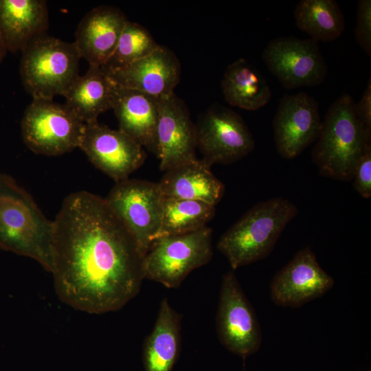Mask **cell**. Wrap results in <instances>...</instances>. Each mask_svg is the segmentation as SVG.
I'll return each instance as SVG.
<instances>
[{
	"label": "cell",
	"mask_w": 371,
	"mask_h": 371,
	"mask_svg": "<svg viewBox=\"0 0 371 371\" xmlns=\"http://www.w3.org/2000/svg\"><path fill=\"white\" fill-rule=\"evenodd\" d=\"M53 223L52 273L62 301L101 314L120 309L137 295L144 257L105 199L73 192Z\"/></svg>",
	"instance_id": "cell-1"
},
{
	"label": "cell",
	"mask_w": 371,
	"mask_h": 371,
	"mask_svg": "<svg viewBox=\"0 0 371 371\" xmlns=\"http://www.w3.org/2000/svg\"><path fill=\"white\" fill-rule=\"evenodd\" d=\"M159 100L151 95L116 85L111 109L118 121L119 129L156 156Z\"/></svg>",
	"instance_id": "cell-18"
},
{
	"label": "cell",
	"mask_w": 371,
	"mask_h": 371,
	"mask_svg": "<svg viewBox=\"0 0 371 371\" xmlns=\"http://www.w3.org/2000/svg\"><path fill=\"white\" fill-rule=\"evenodd\" d=\"M105 74L117 86L161 98L175 93L180 80L181 64L171 49L160 45L148 56Z\"/></svg>",
	"instance_id": "cell-16"
},
{
	"label": "cell",
	"mask_w": 371,
	"mask_h": 371,
	"mask_svg": "<svg viewBox=\"0 0 371 371\" xmlns=\"http://www.w3.org/2000/svg\"><path fill=\"white\" fill-rule=\"evenodd\" d=\"M356 113L361 122L371 129V79L369 78L360 100L355 104Z\"/></svg>",
	"instance_id": "cell-29"
},
{
	"label": "cell",
	"mask_w": 371,
	"mask_h": 371,
	"mask_svg": "<svg viewBox=\"0 0 371 371\" xmlns=\"http://www.w3.org/2000/svg\"><path fill=\"white\" fill-rule=\"evenodd\" d=\"M49 27L44 0H0V30L7 49L22 52Z\"/></svg>",
	"instance_id": "cell-19"
},
{
	"label": "cell",
	"mask_w": 371,
	"mask_h": 371,
	"mask_svg": "<svg viewBox=\"0 0 371 371\" xmlns=\"http://www.w3.org/2000/svg\"><path fill=\"white\" fill-rule=\"evenodd\" d=\"M355 102L341 94L329 106L314 148L313 164L320 175L340 181H350L355 166L371 148V129L358 117Z\"/></svg>",
	"instance_id": "cell-3"
},
{
	"label": "cell",
	"mask_w": 371,
	"mask_h": 371,
	"mask_svg": "<svg viewBox=\"0 0 371 371\" xmlns=\"http://www.w3.org/2000/svg\"><path fill=\"white\" fill-rule=\"evenodd\" d=\"M195 126L196 147L202 160L210 166L236 162L254 148L253 136L243 117L221 104L208 108Z\"/></svg>",
	"instance_id": "cell-9"
},
{
	"label": "cell",
	"mask_w": 371,
	"mask_h": 371,
	"mask_svg": "<svg viewBox=\"0 0 371 371\" xmlns=\"http://www.w3.org/2000/svg\"><path fill=\"white\" fill-rule=\"evenodd\" d=\"M214 215L215 206L207 203L164 197L161 225L155 240L202 229Z\"/></svg>",
	"instance_id": "cell-25"
},
{
	"label": "cell",
	"mask_w": 371,
	"mask_h": 371,
	"mask_svg": "<svg viewBox=\"0 0 371 371\" xmlns=\"http://www.w3.org/2000/svg\"><path fill=\"white\" fill-rule=\"evenodd\" d=\"M7 52L8 51L0 30V64L3 61Z\"/></svg>",
	"instance_id": "cell-30"
},
{
	"label": "cell",
	"mask_w": 371,
	"mask_h": 371,
	"mask_svg": "<svg viewBox=\"0 0 371 371\" xmlns=\"http://www.w3.org/2000/svg\"><path fill=\"white\" fill-rule=\"evenodd\" d=\"M262 58L269 71L286 89L322 83L327 67L317 42L293 36L270 41Z\"/></svg>",
	"instance_id": "cell-11"
},
{
	"label": "cell",
	"mask_w": 371,
	"mask_h": 371,
	"mask_svg": "<svg viewBox=\"0 0 371 371\" xmlns=\"http://www.w3.org/2000/svg\"><path fill=\"white\" fill-rule=\"evenodd\" d=\"M221 87L229 104L245 110H258L271 98L269 86L263 76L243 58L227 67Z\"/></svg>",
	"instance_id": "cell-23"
},
{
	"label": "cell",
	"mask_w": 371,
	"mask_h": 371,
	"mask_svg": "<svg viewBox=\"0 0 371 371\" xmlns=\"http://www.w3.org/2000/svg\"><path fill=\"white\" fill-rule=\"evenodd\" d=\"M355 190L364 199L371 196V148L357 162L352 179Z\"/></svg>",
	"instance_id": "cell-28"
},
{
	"label": "cell",
	"mask_w": 371,
	"mask_h": 371,
	"mask_svg": "<svg viewBox=\"0 0 371 371\" xmlns=\"http://www.w3.org/2000/svg\"><path fill=\"white\" fill-rule=\"evenodd\" d=\"M128 19L119 8L100 5L80 21L74 43L89 66L102 67L111 57Z\"/></svg>",
	"instance_id": "cell-17"
},
{
	"label": "cell",
	"mask_w": 371,
	"mask_h": 371,
	"mask_svg": "<svg viewBox=\"0 0 371 371\" xmlns=\"http://www.w3.org/2000/svg\"><path fill=\"white\" fill-rule=\"evenodd\" d=\"M322 126L317 102L305 92L285 94L273 122L278 153L292 159L317 140Z\"/></svg>",
	"instance_id": "cell-13"
},
{
	"label": "cell",
	"mask_w": 371,
	"mask_h": 371,
	"mask_svg": "<svg viewBox=\"0 0 371 371\" xmlns=\"http://www.w3.org/2000/svg\"><path fill=\"white\" fill-rule=\"evenodd\" d=\"M180 348L181 317L165 298L160 304L153 330L144 344L145 370L172 371Z\"/></svg>",
	"instance_id": "cell-22"
},
{
	"label": "cell",
	"mask_w": 371,
	"mask_h": 371,
	"mask_svg": "<svg viewBox=\"0 0 371 371\" xmlns=\"http://www.w3.org/2000/svg\"><path fill=\"white\" fill-rule=\"evenodd\" d=\"M297 212L296 205L282 197L259 202L221 236L217 249L232 270L262 260L271 253Z\"/></svg>",
	"instance_id": "cell-4"
},
{
	"label": "cell",
	"mask_w": 371,
	"mask_h": 371,
	"mask_svg": "<svg viewBox=\"0 0 371 371\" xmlns=\"http://www.w3.org/2000/svg\"><path fill=\"white\" fill-rule=\"evenodd\" d=\"M157 140L161 171L197 159L195 124L185 102L175 93L159 100Z\"/></svg>",
	"instance_id": "cell-15"
},
{
	"label": "cell",
	"mask_w": 371,
	"mask_h": 371,
	"mask_svg": "<svg viewBox=\"0 0 371 371\" xmlns=\"http://www.w3.org/2000/svg\"><path fill=\"white\" fill-rule=\"evenodd\" d=\"M20 74L26 91L33 99L53 100L64 95L80 76L81 58L74 42L44 34L22 51Z\"/></svg>",
	"instance_id": "cell-5"
},
{
	"label": "cell",
	"mask_w": 371,
	"mask_h": 371,
	"mask_svg": "<svg viewBox=\"0 0 371 371\" xmlns=\"http://www.w3.org/2000/svg\"><path fill=\"white\" fill-rule=\"evenodd\" d=\"M212 239V229L207 225L192 232L156 239L143 258L144 279L170 289L179 286L191 271L210 261Z\"/></svg>",
	"instance_id": "cell-6"
},
{
	"label": "cell",
	"mask_w": 371,
	"mask_h": 371,
	"mask_svg": "<svg viewBox=\"0 0 371 371\" xmlns=\"http://www.w3.org/2000/svg\"><path fill=\"white\" fill-rule=\"evenodd\" d=\"M164 197L200 201L215 206L225 194V186L202 159L165 171L158 182Z\"/></svg>",
	"instance_id": "cell-20"
},
{
	"label": "cell",
	"mask_w": 371,
	"mask_h": 371,
	"mask_svg": "<svg viewBox=\"0 0 371 371\" xmlns=\"http://www.w3.org/2000/svg\"><path fill=\"white\" fill-rule=\"evenodd\" d=\"M54 223L31 195L0 172V248L37 261L53 270Z\"/></svg>",
	"instance_id": "cell-2"
},
{
	"label": "cell",
	"mask_w": 371,
	"mask_h": 371,
	"mask_svg": "<svg viewBox=\"0 0 371 371\" xmlns=\"http://www.w3.org/2000/svg\"><path fill=\"white\" fill-rule=\"evenodd\" d=\"M115 84L100 67L89 66L64 94L65 106L82 122L98 120V117L112 109Z\"/></svg>",
	"instance_id": "cell-21"
},
{
	"label": "cell",
	"mask_w": 371,
	"mask_h": 371,
	"mask_svg": "<svg viewBox=\"0 0 371 371\" xmlns=\"http://www.w3.org/2000/svg\"><path fill=\"white\" fill-rule=\"evenodd\" d=\"M355 38L366 54L371 56V1L359 0L357 4Z\"/></svg>",
	"instance_id": "cell-27"
},
{
	"label": "cell",
	"mask_w": 371,
	"mask_h": 371,
	"mask_svg": "<svg viewBox=\"0 0 371 371\" xmlns=\"http://www.w3.org/2000/svg\"><path fill=\"white\" fill-rule=\"evenodd\" d=\"M216 330L222 344L241 357L249 356L259 349L262 333L255 311L243 292L234 270L223 276L218 311Z\"/></svg>",
	"instance_id": "cell-10"
},
{
	"label": "cell",
	"mask_w": 371,
	"mask_h": 371,
	"mask_svg": "<svg viewBox=\"0 0 371 371\" xmlns=\"http://www.w3.org/2000/svg\"><path fill=\"white\" fill-rule=\"evenodd\" d=\"M27 146L34 153L56 156L78 148L85 124L53 100L33 99L21 123Z\"/></svg>",
	"instance_id": "cell-8"
},
{
	"label": "cell",
	"mask_w": 371,
	"mask_h": 371,
	"mask_svg": "<svg viewBox=\"0 0 371 371\" xmlns=\"http://www.w3.org/2000/svg\"><path fill=\"white\" fill-rule=\"evenodd\" d=\"M78 148L95 167L115 182L128 179L146 158L144 148L133 139L98 120L85 124Z\"/></svg>",
	"instance_id": "cell-12"
},
{
	"label": "cell",
	"mask_w": 371,
	"mask_h": 371,
	"mask_svg": "<svg viewBox=\"0 0 371 371\" xmlns=\"http://www.w3.org/2000/svg\"><path fill=\"white\" fill-rule=\"evenodd\" d=\"M334 283L333 277L320 267L315 254L306 247L274 276L271 298L278 306L299 307L325 294Z\"/></svg>",
	"instance_id": "cell-14"
},
{
	"label": "cell",
	"mask_w": 371,
	"mask_h": 371,
	"mask_svg": "<svg viewBox=\"0 0 371 371\" xmlns=\"http://www.w3.org/2000/svg\"><path fill=\"white\" fill-rule=\"evenodd\" d=\"M159 45L144 26L128 21L113 53L100 68L108 73L124 67L151 54Z\"/></svg>",
	"instance_id": "cell-26"
},
{
	"label": "cell",
	"mask_w": 371,
	"mask_h": 371,
	"mask_svg": "<svg viewBox=\"0 0 371 371\" xmlns=\"http://www.w3.org/2000/svg\"><path fill=\"white\" fill-rule=\"evenodd\" d=\"M294 15L296 26L316 42L334 41L345 29L344 14L334 0H301Z\"/></svg>",
	"instance_id": "cell-24"
},
{
	"label": "cell",
	"mask_w": 371,
	"mask_h": 371,
	"mask_svg": "<svg viewBox=\"0 0 371 371\" xmlns=\"http://www.w3.org/2000/svg\"><path fill=\"white\" fill-rule=\"evenodd\" d=\"M104 199L144 257L161 222L164 196L158 183L128 178L115 182Z\"/></svg>",
	"instance_id": "cell-7"
}]
</instances>
